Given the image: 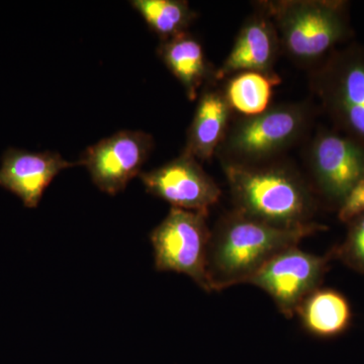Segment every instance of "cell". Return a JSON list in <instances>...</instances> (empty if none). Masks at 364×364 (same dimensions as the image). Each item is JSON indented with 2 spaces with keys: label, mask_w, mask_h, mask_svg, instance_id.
I'll list each match as a JSON object with an SVG mask.
<instances>
[{
  "label": "cell",
  "mask_w": 364,
  "mask_h": 364,
  "mask_svg": "<svg viewBox=\"0 0 364 364\" xmlns=\"http://www.w3.org/2000/svg\"><path fill=\"white\" fill-rule=\"evenodd\" d=\"M309 150L314 193L327 207L338 210L347 193L364 177V149L338 131L323 129Z\"/></svg>",
  "instance_id": "cell-8"
},
{
  "label": "cell",
  "mask_w": 364,
  "mask_h": 364,
  "mask_svg": "<svg viewBox=\"0 0 364 364\" xmlns=\"http://www.w3.org/2000/svg\"><path fill=\"white\" fill-rule=\"evenodd\" d=\"M326 229L314 222L296 227L273 226L234 210L215 224L210 234L207 269L210 291L248 284L275 255Z\"/></svg>",
  "instance_id": "cell-1"
},
{
  "label": "cell",
  "mask_w": 364,
  "mask_h": 364,
  "mask_svg": "<svg viewBox=\"0 0 364 364\" xmlns=\"http://www.w3.org/2000/svg\"><path fill=\"white\" fill-rule=\"evenodd\" d=\"M235 210L277 227L309 224L318 208L312 186L291 165L279 162L223 165Z\"/></svg>",
  "instance_id": "cell-2"
},
{
  "label": "cell",
  "mask_w": 364,
  "mask_h": 364,
  "mask_svg": "<svg viewBox=\"0 0 364 364\" xmlns=\"http://www.w3.org/2000/svg\"><path fill=\"white\" fill-rule=\"evenodd\" d=\"M282 82L279 75L259 72H240L227 79L223 88L232 111L248 117L258 116L269 109L273 87Z\"/></svg>",
  "instance_id": "cell-16"
},
{
  "label": "cell",
  "mask_w": 364,
  "mask_h": 364,
  "mask_svg": "<svg viewBox=\"0 0 364 364\" xmlns=\"http://www.w3.org/2000/svg\"><path fill=\"white\" fill-rule=\"evenodd\" d=\"M130 4L161 41L188 32L196 18L188 2L182 0H132Z\"/></svg>",
  "instance_id": "cell-17"
},
{
  "label": "cell",
  "mask_w": 364,
  "mask_h": 364,
  "mask_svg": "<svg viewBox=\"0 0 364 364\" xmlns=\"http://www.w3.org/2000/svg\"><path fill=\"white\" fill-rule=\"evenodd\" d=\"M158 55L172 75L181 82L189 100L198 98L203 85L215 80V70L205 57L203 45L188 32L163 40Z\"/></svg>",
  "instance_id": "cell-14"
},
{
  "label": "cell",
  "mask_w": 364,
  "mask_h": 364,
  "mask_svg": "<svg viewBox=\"0 0 364 364\" xmlns=\"http://www.w3.org/2000/svg\"><path fill=\"white\" fill-rule=\"evenodd\" d=\"M337 210L339 221L347 225L364 215V177L347 193Z\"/></svg>",
  "instance_id": "cell-19"
},
{
  "label": "cell",
  "mask_w": 364,
  "mask_h": 364,
  "mask_svg": "<svg viewBox=\"0 0 364 364\" xmlns=\"http://www.w3.org/2000/svg\"><path fill=\"white\" fill-rule=\"evenodd\" d=\"M258 6L274 23L282 51L303 65L320 64L353 35L350 6L344 0H279Z\"/></svg>",
  "instance_id": "cell-3"
},
{
  "label": "cell",
  "mask_w": 364,
  "mask_h": 364,
  "mask_svg": "<svg viewBox=\"0 0 364 364\" xmlns=\"http://www.w3.org/2000/svg\"><path fill=\"white\" fill-rule=\"evenodd\" d=\"M335 259L364 274V215L348 224L344 241L332 249Z\"/></svg>",
  "instance_id": "cell-18"
},
{
  "label": "cell",
  "mask_w": 364,
  "mask_h": 364,
  "mask_svg": "<svg viewBox=\"0 0 364 364\" xmlns=\"http://www.w3.org/2000/svg\"><path fill=\"white\" fill-rule=\"evenodd\" d=\"M312 109L303 104L270 107L258 116L243 117L230 124L215 154L223 165L264 164L289 149L312 123Z\"/></svg>",
  "instance_id": "cell-4"
},
{
  "label": "cell",
  "mask_w": 364,
  "mask_h": 364,
  "mask_svg": "<svg viewBox=\"0 0 364 364\" xmlns=\"http://www.w3.org/2000/svg\"><path fill=\"white\" fill-rule=\"evenodd\" d=\"M208 215L171 208L168 215L150 234L158 272L188 275L205 291L208 280V253L210 234Z\"/></svg>",
  "instance_id": "cell-6"
},
{
  "label": "cell",
  "mask_w": 364,
  "mask_h": 364,
  "mask_svg": "<svg viewBox=\"0 0 364 364\" xmlns=\"http://www.w3.org/2000/svg\"><path fill=\"white\" fill-rule=\"evenodd\" d=\"M332 259V250L321 256L294 246L268 261L248 284L264 291L282 315L293 318L301 301L321 287Z\"/></svg>",
  "instance_id": "cell-7"
},
{
  "label": "cell",
  "mask_w": 364,
  "mask_h": 364,
  "mask_svg": "<svg viewBox=\"0 0 364 364\" xmlns=\"http://www.w3.org/2000/svg\"><path fill=\"white\" fill-rule=\"evenodd\" d=\"M154 148V139L142 131H121L90 146L78 160L100 191L116 196L142 173Z\"/></svg>",
  "instance_id": "cell-9"
},
{
  "label": "cell",
  "mask_w": 364,
  "mask_h": 364,
  "mask_svg": "<svg viewBox=\"0 0 364 364\" xmlns=\"http://www.w3.org/2000/svg\"><path fill=\"white\" fill-rule=\"evenodd\" d=\"M139 176L147 193L181 210L208 215L222 195L200 161L184 151L172 161Z\"/></svg>",
  "instance_id": "cell-10"
},
{
  "label": "cell",
  "mask_w": 364,
  "mask_h": 364,
  "mask_svg": "<svg viewBox=\"0 0 364 364\" xmlns=\"http://www.w3.org/2000/svg\"><path fill=\"white\" fill-rule=\"evenodd\" d=\"M311 88L335 130L364 149V45L330 53L313 71Z\"/></svg>",
  "instance_id": "cell-5"
},
{
  "label": "cell",
  "mask_w": 364,
  "mask_h": 364,
  "mask_svg": "<svg viewBox=\"0 0 364 364\" xmlns=\"http://www.w3.org/2000/svg\"><path fill=\"white\" fill-rule=\"evenodd\" d=\"M296 314L304 329L317 338L341 336L353 322L350 301L341 291L331 287H318L309 294Z\"/></svg>",
  "instance_id": "cell-15"
},
{
  "label": "cell",
  "mask_w": 364,
  "mask_h": 364,
  "mask_svg": "<svg viewBox=\"0 0 364 364\" xmlns=\"http://www.w3.org/2000/svg\"><path fill=\"white\" fill-rule=\"evenodd\" d=\"M280 51L277 28L272 18L260 9L242 26L230 54L215 70V80H224L247 71L277 76L274 65Z\"/></svg>",
  "instance_id": "cell-12"
},
{
  "label": "cell",
  "mask_w": 364,
  "mask_h": 364,
  "mask_svg": "<svg viewBox=\"0 0 364 364\" xmlns=\"http://www.w3.org/2000/svg\"><path fill=\"white\" fill-rule=\"evenodd\" d=\"M77 165L52 151L33 152L9 147L1 155L0 188L20 198L26 208H36L55 177Z\"/></svg>",
  "instance_id": "cell-11"
},
{
  "label": "cell",
  "mask_w": 364,
  "mask_h": 364,
  "mask_svg": "<svg viewBox=\"0 0 364 364\" xmlns=\"http://www.w3.org/2000/svg\"><path fill=\"white\" fill-rule=\"evenodd\" d=\"M232 109L223 88L208 83L189 126L184 152L198 161H210L224 141L231 124Z\"/></svg>",
  "instance_id": "cell-13"
}]
</instances>
